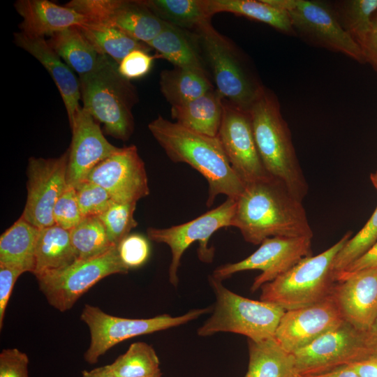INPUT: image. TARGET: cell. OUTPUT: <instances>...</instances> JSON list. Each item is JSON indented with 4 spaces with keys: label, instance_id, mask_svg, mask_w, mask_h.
Listing matches in <instances>:
<instances>
[{
    "label": "cell",
    "instance_id": "cell-1",
    "mask_svg": "<svg viewBox=\"0 0 377 377\" xmlns=\"http://www.w3.org/2000/svg\"><path fill=\"white\" fill-rule=\"evenodd\" d=\"M232 226L255 245L273 237L313 235L302 202L272 177L245 186L236 200Z\"/></svg>",
    "mask_w": 377,
    "mask_h": 377
},
{
    "label": "cell",
    "instance_id": "cell-2",
    "mask_svg": "<svg viewBox=\"0 0 377 377\" xmlns=\"http://www.w3.org/2000/svg\"><path fill=\"white\" fill-rule=\"evenodd\" d=\"M148 128L171 161L188 164L206 179L207 207L220 194L237 200L242 193L245 184L232 169L217 136L197 133L161 115Z\"/></svg>",
    "mask_w": 377,
    "mask_h": 377
},
{
    "label": "cell",
    "instance_id": "cell-3",
    "mask_svg": "<svg viewBox=\"0 0 377 377\" xmlns=\"http://www.w3.org/2000/svg\"><path fill=\"white\" fill-rule=\"evenodd\" d=\"M255 141L268 175L302 202L308 185L275 94L263 87L249 110Z\"/></svg>",
    "mask_w": 377,
    "mask_h": 377
},
{
    "label": "cell",
    "instance_id": "cell-4",
    "mask_svg": "<svg viewBox=\"0 0 377 377\" xmlns=\"http://www.w3.org/2000/svg\"><path fill=\"white\" fill-rule=\"evenodd\" d=\"M82 108L101 123L107 135L128 140L134 130L132 110L138 101L137 89L118 71V64L99 56L95 68L79 77Z\"/></svg>",
    "mask_w": 377,
    "mask_h": 377
},
{
    "label": "cell",
    "instance_id": "cell-5",
    "mask_svg": "<svg viewBox=\"0 0 377 377\" xmlns=\"http://www.w3.org/2000/svg\"><path fill=\"white\" fill-rule=\"evenodd\" d=\"M350 237L351 232H346L327 250L302 258L286 272L263 284L260 300L289 311L311 306L329 297L335 283L334 260Z\"/></svg>",
    "mask_w": 377,
    "mask_h": 377
},
{
    "label": "cell",
    "instance_id": "cell-6",
    "mask_svg": "<svg viewBox=\"0 0 377 377\" xmlns=\"http://www.w3.org/2000/svg\"><path fill=\"white\" fill-rule=\"evenodd\" d=\"M209 279L216 303L210 318L198 328L199 336L232 332L244 335L253 341L274 338L284 309L274 303L244 297L228 290L212 276Z\"/></svg>",
    "mask_w": 377,
    "mask_h": 377
},
{
    "label": "cell",
    "instance_id": "cell-7",
    "mask_svg": "<svg viewBox=\"0 0 377 377\" xmlns=\"http://www.w3.org/2000/svg\"><path fill=\"white\" fill-rule=\"evenodd\" d=\"M194 33L215 90L225 101L249 111L263 86L251 74L237 48L211 23Z\"/></svg>",
    "mask_w": 377,
    "mask_h": 377
},
{
    "label": "cell",
    "instance_id": "cell-8",
    "mask_svg": "<svg viewBox=\"0 0 377 377\" xmlns=\"http://www.w3.org/2000/svg\"><path fill=\"white\" fill-rule=\"evenodd\" d=\"M210 310L209 308L196 309L179 316L162 314L149 318L134 319L114 316L98 306L87 304L80 315L81 320L90 332V344L84 359L89 364H96L101 355L123 341L186 324Z\"/></svg>",
    "mask_w": 377,
    "mask_h": 377
},
{
    "label": "cell",
    "instance_id": "cell-9",
    "mask_svg": "<svg viewBox=\"0 0 377 377\" xmlns=\"http://www.w3.org/2000/svg\"><path fill=\"white\" fill-rule=\"evenodd\" d=\"M288 14L296 36L311 45L366 63L359 45L341 26L332 5L313 0H265Z\"/></svg>",
    "mask_w": 377,
    "mask_h": 377
},
{
    "label": "cell",
    "instance_id": "cell-10",
    "mask_svg": "<svg viewBox=\"0 0 377 377\" xmlns=\"http://www.w3.org/2000/svg\"><path fill=\"white\" fill-rule=\"evenodd\" d=\"M128 270L116 246L98 257L77 260L64 269L35 276L47 302L64 312L101 279L112 274H127Z\"/></svg>",
    "mask_w": 377,
    "mask_h": 377
},
{
    "label": "cell",
    "instance_id": "cell-11",
    "mask_svg": "<svg viewBox=\"0 0 377 377\" xmlns=\"http://www.w3.org/2000/svg\"><path fill=\"white\" fill-rule=\"evenodd\" d=\"M236 208V200L227 198L217 207L186 223L165 228L149 227L148 238L157 243L167 244L171 251L169 280L177 286L179 282L178 269L181 258L191 244L199 242L198 255L200 260L210 263L214 257V249L208 246L211 236L219 229L232 226Z\"/></svg>",
    "mask_w": 377,
    "mask_h": 377
},
{
    "label": "cell",
    "instance_id": "cell-12",
    "mask_svg": "<svg viewBox=\"0 0 377 377\" xmlns=\"http://www.w3.org/2000/svg\"><path fill=\"white\" fill-rule=\"evenodd\" d=\"M311 241L312 238L307 237L267 238L249 256L218 267L212 276L222 281L242 271L260 270L262 273L254 279L251 287V291L255 292L263 284L286 272L302 258L312 256Z\"/></svg>",
    "mask_w": 377,
    "mask_h": 377
},
{
    "label": "cell",
    "instance_id": "cell-13",
    "mask_svg": "<svg viewBox=\"0 0 377 377\" xmlns=\"http://www.w3.org/2000/svg\"><path fill=\"white\" fill-rule=\"evenodd\" d=\"M365 332L343 321L293 353L297 375H313L350 364L368 355Z\"/></svg>",
    "mask_w": 377,
    "mask_h": 377
},
{
    "label": "cell",
    "instance_id": "cell-14",
    "mask_svg": "<svg viewBox=\"0 0 377 377\" xmlns=\"http://www.w3.org/2000/svg\"><path fill=\"white\" fill-rule=\"evenodd\" d=\"M66 6L89 22L116 28L147 45L168 24L142 0H72Z\"/></svg>",
    "mask_w": 377,
    "mask_h": 377
},
{
    "label": "cell",
    "instance_id": "cell-15",
    "mask_svg": "<svg viewBox=\"0 0 377 377\" xmlns=\"http://www.w3.org/2000/svg\"><path fill=\"white\" fill-rule=\"evenodd\" d=\"M217 137L232 169L245 186L270 177L258 151L249 111L223 99Z\"/></svg>",
    "mask_w": 377,
    "mask_h": 377
},
{
    "label": "cell",
    "instance_id": "cell-16",
    "mask_svg": "<svg viewBox=\"0 0 377 377\" xmlns=\"http://www.w3.org/2000/svg\"><path fill=\"white\" fill-rule=\"evenodd\" d=\"M68 161V150L58 158L29 159L27 198L21 217L40 229L55 225L53 209L67 186Z\"/></svg>",
    "mask_w": 377,
    "mask_h": 377
},
{
    "label": "cell",
    "instance_id": "cell-17",
    "mask_svg": "<svg viewBox=\"0 0 377 377\" xmlns=\"http://www.w3.org/2000/svg\"><path fill=\"white\" fill-rule=\"evenodd\" d=\"M87 180L105 188L117 202H137L149 194L145 163L133 145L119 147L98 164Z\"/></svg>",
    "mask_w": 377,
    "mask_h": 377
},
{
    "label": "cell",
    "instance_id": "cell-18",
    "mask_svg": "<svg viewBox=\"0 0 377 377\" xmlns=\"http://www.w3.org/2000/svg\"><path fill=\"white\" fill-rule=\"evenodd\" d=\"M334 281L331 296L343 320L369 330L377 318V268L339 273Z\"/></svg>",
    "mask_w": 377,
    "mask_h": 377
},
{
    "label": "cell",
    "instance_id": "cell-19",
    "mask_svg": "<svg viewBox=\"0 0 377 377\" xmlns=\"http://www.w3.org/2000/svg\"><path fill=\"white\" fill-rule=\"evenodd\" d=\"M343 321L330 295L313 305L286 311L274 339L286 351L293 354Z\"/></svg>",
    "mask_w": 377,
    "mask_h": 377
},
{
    "label": "cell",
    "instance_id": "cell-20",
    "mask_svg": "<svg viewBox=\"0 0 377 377\" xmlns=\"http://www.w3.org/2000/svg\"><path fill=\"white\" fill-rule=\"evenodd\" d=\"M68 151L67 184L75 188L87 181L91 170L119 147L110 143L98 122L82 107L72 125Z\"/></svg>",
    "mask_w": 377,
    "mask_h": 377
},
{
    "label": "cell",
    "instance_id": "cell-21",
    "mask_svg": "<svg viewBox=\"0 0 377 377\" xmlns=\"http://www.w3.org/2000/svg\"><path fill=\"white\" fill-rule=\"evenodd\" d=\"M13 37L15 45L37 59L51 76L60 93L71 126L82 108L80 81L74 71L57 55L44 37H30L20 31L15 32Z\"/></svg>",
    "mask_w": 377,
    "mask_h": 377
},
{
    "label": "cell",
    "instance_id": "cell-22",
    "mask_svg": "<svg viewBox=\"0 0 377 377\" xmlns=\"http://www.w3.org/2000/svg\"><path fill=\"white\" fill-rule=\"evenodd\" d=\"M14 7L22 17L20 32L34 38L50 36L72 27H80L87 19L74 9L48 0H18Z\"/></svg>",
    "mask_w": 377,
    "mask_h": 377
},
{
    "label": "cell",
    "instance_id": "cell-23",
    "mask_svg": "<svg viewBox=\"0 0 377 377\" xmlns=\"http://www.w3.org/2000/svg\"><path fill=\"white\" fill-rule=\"evenodd\" d=\"M147 45L156 51L159 58L169 61L175 67L209 76L195 33L168 24Z\"/></svg>",
    "mask_w": 377,
    "mask_h": 377
},
{
    "label": "cell",
    "instance_id": "cell-24",
    "mask_svg": "<svg viewBox=\"0 0 377 377\" xmlns=\"http://www.w3.org/2000/svg\"><path fill=\"white\" fill-rule=\"evenodd\" d=\"M223 115V98L214 89L186 103L172 106L176 123L197 133L216 137Z\"/></svg>",
    "mask_w": 377,
    "mask_h": 377
},
{
    "label": "cell",
    "instance_id": "cell-25",
    "mask_svg": "<svg viewBox=\"0 0 377 377\" xmlns=\"http://www.w3.org/2000/svg\"><path fill=\"white\" fill-rule=\"evenodd\" d=\"M75 260L70 231L57 225L40 229L35 250V276L64 269Z\"/></svg>",
    "mask_w": 377,
    "mask_h": 377
},
{
    "label": "cell",
    "instance_id": "cell-26",
    "mask_svg": "<svg viewBox=\"0 0 377 377\" xmlns=\"http://www.w3.org/2000/svg\"><path fill=\"white\" fill-rule=\"evenodd\" d=\"M40 228L21 216L0 237V265L18 267L33 274Z\"/></svg>",
    "mask_w": 377,
    "mask_h": 377
},
{
    "label": "cell",
    "instance_id": "cell-27",
    "mask_svg": "<svg viewBox=\"0 0 377 377\" xmlns=\"http://www.w3.org/2000/svg\"><path fill=\"white\" fill-rule=\"evenodd\" d=\"M249 364L244 377H297L293 355L271 338L248 339Z\"/></svg>",
    "mask_w": 377,
    "mask_h": 377
},
{
    "label": "cell",
    "instance_id": "cell-28",
    "mask_svg": "<svg viewBox=\"0 0 377 377\" xmlns=\"http://www.w3.org/2000/svg\"><path fill=\"white\" fill-rule=\"evenodd\" d=\"M47 43L57 55L80 76L91 72L100 54L78 27H72L50 36Z\"/></svg>",
    "mask_w": 377,
    "mask_h": 377
},
{
    "label": "cell",
    "instance_id": "cell-29",
    "mask_svg": "<svg viewBox=\"0 0 377 377\" xmlns=\"http://www.w3.org/2000/svg\"><path fill=\"white\" fill-rule=\"evenodd\" d=\"M212 16L221 12L231 13L267 24L290 36H296L288 14L265 0H206Z\"/></svg>",
    "mask_w": 377,
    "mask_h": 377
},
{
    "label": "cell",
    "instance_id": "cell-30",
    "mask_svg": "<svg viewBox=\"0 0 377 377\" xmlns=\"http://www.w3.org/2000/svg\"><path fill=\"white\" fill-rule=\"evenodd\" d=\"M145 6L168 24L193 31L211 23L206 0H142Z\"/></svg>",
    "mask_w": 377,
    "mask_h": 377
},
{
    "label": "cell",
    "instance_id": "cell-31",
    "mask_svg": "<svg viewBox=\"0 0 377 377\" xmlns=\"http://www.w3.org/2000/svg\"><path fill=\"white\" fill-rule=\"evenodd\" d=\"M159 84L162 94L171 107L189 102L214 89L209 76L179 67L163 70Z\"/></svg>",
    "mask_w": 377,
    "mask_h": 377
},
{
    "label": "cell",
    "instance_id": "cell-32",
    "mask_svg": "<svg viewBox=\"0 0 377 377\" xmlns=\"http://www.w3.org/2000/svg\"><path fill=\"white\" fill-rule=\"evenodd\" d=\"M78 28L99 54L108 56L118 64L133 50H151L147 44L112 27L87 21Z\"/></svg>",
    "mask_w": 377,
    "mask_h": 377
},
{
    "label": "cell",
    "instance_id": "cell-33",
    "mask_svg": "<svg viewBox=\"0 0 377 377\" xmlns=\"http://www.w3.org/2000/svg\"><path fill=\"white\" fill-rule=\"evenodd\" d=\"M70 235L77 260L96 258L117 246L110 241L98 216L83 218Z\"/></svg>",
    "mask_w": 377,
    "mask_h": 377
},
{
    "label": "cell",
    "instance_id": "cell-34",
    "mask_svg": "<svg viewBox=\"0 0 377 377\" xmlns=\"http://www.w3.org/2000/svg\"><path fill=\"white\" fill-rule=\"evenodd\" d=\"M343 29L362 47L377 11V0H346L332 5Z\"/></svg>",
    "mask_w": 377,
    "mask_h": 377
},
{
    "label": "cell",
    "instance_id": "cell-35",
    "mask_svg": "<svg viewBox=\"0 0 377 377\" xmlns=\"http://www.w3.org/2000/svg\"><path fill=\"white\" fill-rule=\"evenodd\" d=\"M109 365L118 377H147L161 371L155 350L145 342L131 343Z\"/></svg>",
    "mask_w": 377,
    "mask_h": 377
},
{
    "label": "cell",
    "instance_id": "cell-36",
    "mask_svg": "<svg viewBox=\"0 0 377 377\" xmlns=\"http://www.w3.org/2000/svg\"><path fill=\"white\" fill-rule=\"evenodd\" d=\"M376 242L377 207L364 227L337 253L332 266L334 278L369 251Z\"/></svg>",
    "mask_w": 377,
    "mask_h": 377
},
{
    "label": "cell",
    "instance_id": "cell-37",
    "mask_svg": "<svg viewBox=\"0 0 377 377\" xmlns=\"http://www.w3.org/2000/svg\"><path fill=\"white\" fill-rule=\"evenodd\" d=\"M137 202L121 203L114 202L110 207L98 216L103 224L108 237L115 246L129 235L138 226L133 214Z\"/></svg>",
    "mask_w": 377,
    "mask_h": 377
},
{
    "label": "cell",
    "instance_id": "cell-38",
    "mask_svg": "<svg viewBox=\"0 0 377 377\" xmlns=\"http://www.w3.org/2000/svg\"><path fill=\"white\" fill-rule=\"evenodd\" d=\"M75 190L83 218L98 217L114 202L105 188L88 180L81 183Z\"/></svg>",
    "mask_w": 377,
    "mask_h": 377
},
{
    "label": "cell",
    "instance_id": "cell-39",
    "mask_svg": "<svg viewBox=\"0 0 377 377\" xmlns=\"http://www.w3.org/2000/svg\"><path fill=\"white\" fill-rule=\"evenodd\" d=\"M55 225L71 231L82 220L75 188L67 184L53 209Z\"/></svg>",
    "mask_w": 377,
    "mask_h": 377
},
{
    "label": "cell",
    "instance_id": "cell-40",
    "mask_svg": "<svg viewBox=\"0 0 377 377\" xmlns=\"http://www.w3.org/2000/svg\"><path fill=\"white\" fill-rule=\"evenodd\" d=\"M119 258L128 269L138 268L143 265L149 258V244L140 234H129L117 245Z\"/></svg>",
    "mask_w": 377,
    "mask_h": 377
},
{
    "label": "cell",
    "instance_id": "cell-41",
    "mask_svg": "<svg viewBox=\"0 0 377 377\" xmlns=\"http://www.w3.org/2000/svg\"><path fill=\"white\" fill-rule=\"evenodd\" d=\"M157 58H159L157 54L151 56L148 51L135 50L121 61L118 64V71L129 80L141 78L149 73L154 59Z\"/></svg>",
    "mask_w": 377,
    "mask_h": 377
},
{
    "label": "cell",
    "instance_id": "cell-42",
    "mask_svg": "<svg viewBox=\"0 0 377 377\" xmlns=\"http://www.w3.org/2000/svg\"><path fill=\"white\" fill-rule=\"evenodd\" d=\"M29 357L17 348H6L0 353V377H29Z\"/></svg>",
    "mask_w": 377,
    "mask_h": 377
},
{
    "label": "cell",
    "instance_id": "cell-43",
    "mask_svg": "<svg viewBox=\"0 0 377 377\" xmlns=\"http://www.w3.org/2000/svg\"><path fill=\"white\" fill-rule=\"evenodd\" d=\"M24 273L21 269L0 265V329L3 325L6 309L17 278Z\"/></svg>",
    "mask_w": 377,
    "mask_h": 377
},
{
    "label": "cell",
    "instance_id": "cell-44",
    "mask_svg": "<svg viewBox=\"0 0 377 377\" xmlns=\"http://www.w3.org/2000/svg\"><path fill=\"white\" fill-rule=\"evenodd\" d=\"M361 49L365 61L377 71V11L373 17L371 29Z\"/></svg>",
    "mask_w": 377,
    "mask_h": 377
},
{
    "label": "cell",
    "instance_id": "cell-45",
    "mask_svg": "<svg viewBox=\"0 0 377 377\" xmlns=\"http://www.w3.org/2000/svg\"><path fill=\"white\" fill-rule=\"evenodd\" d=\"M348 364L360 377H377V353L370 354Z\"/></svg>",
    "mask_w": 377,
    "mask_h": 377
},
{
    "label": "cell",
    "instance_id": "cell-46",
    "mask_svg": "<svg viewBox=\"0 0 377 377\" xmlns=\"http://www.w3.org/2000/svg\"><path fill=\"white\" fill-rule=\"evenodd\" d=\"M369 268H377V242L369 251L340 273H350Z\"/></svg>",
    "mask_w": 377,
    "mask_h": 377
},
{
    "label": "cell",
    "instance_id": "cell-47",
    "mask_svg": "<svg viewBox=\"0 0 377 377\" xmlns=\"http://www.w3.org/2000/svg\"><path fill=\"white\" fill-rule=\"evenodd\" d=\"M297 377H360L350 364H345L330 371L313 375H297Z\"/></svg>",
    "mask_w": 377,
    "mask_h": 377
},
{
    "label": "cell",
    "instance_id": "cell-48",
    "mask_svg": "<svg viewBox=\"0 0 377 377\" xmlns=\"http://www.w3.org/2000/svg\"><path fill=\"white\" fill-rule=\"evenodd\" d=\"M82 377H118L110 368V365H105L93 369L90 371L84 370Z\"/></svg>",
    "mask_w": 377,
    "mask_h": 377
},
{
    "label": "cell",
    "instance_id": "cell-49",
    "mask_svg": "<svg viewBox=\"0 0 377 377\" xmlns=\"http://www.w3.org/2000/svg\"><path fill=\"white\" fill-rule=\"evenodd\" d=\"M371 180L373 184L377 188V172L371 176Z\"/></svg>",
    "mask_w": 377,
    "mask_h": 377
},
{
    "label": "cell",
    "instance_id": "cell-50",
    "mask_svg": "<svg viewBox=\"0 0 377 377\" xmlns=\"http://www.w3.org/2000/svg\"><path fill=\"white\" fill-rule=\"evenodd\" d=\"M147 377H161V372L159 371L158 373H156L153 375H151V376H147Z\"/></svg>",
    "mask_w": 377,
    "mask_h": 377
}]
</instances>
